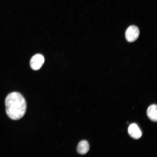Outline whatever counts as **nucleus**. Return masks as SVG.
I'll use <instances>...</instances> for the list:
<instances>
[{"label":"nucleus","instance_id":"1","mask_svg":"<svg viewBox=\"0 0 157 157\" xmlns=\"http://www.w3.org/2000/svg\"><path fill=\"white\" fill-rule=\"evenodd\" d=\"M6 114L11 119L16 120L22 117L26 109V104L23 97L19 92L9 94L5 101Z\"/></svg>","mask_w":157,"mask_h":157},{"label":"nucleus","instance_id":"2","mask_svg":"<svg viewBox=\"0 0 157 157\" xmlns=\"http://www.w3.org/2000/svg\"><path fill=\"white\" fill-rule=\"evenodd\" d=\"M139 30L137 27L134 25L129 26L125 32V37L127 40L133 42L136 40L139 37Z\"/></svg>","mask_w":157,"mask_h":157},{"label":"nucleus","instance_id":"3","mask_svg":"<svg viewBox=\"0 0 157 157\" xmlns=\"http://www.w3.org/2000/svg\"><path fill=\"white\" fill-rule=\"evenodd\" d=\"M44 61V58L42 55L40 54H35L31 59V67L34 70H38L40 69L43 65Z\"/></svg>","mask_w":157,"mask_h":157},{"label":"nucleus","instance_id":"4","mask_svg":"<svg viewBox=\"0 0 157 157\" xmlns=\"http://www.w3.org/2000/svg\"><path fill=\"white\" fill-rule=\"evenodd\" d=\"M130 135L135 139H138L142 136V133L137 125L135 123L131 124L128 128Z\"/></svg>","mask_w":157,"mask_h":157},{"label":"nucleus","instance_id":"5","mask_svg":"<svg viewBox=\"0 0 157 157\" xmlns=\"http://www.w3.org/2000/svg\"><path fill=\"white\" fill-rule=\"evenodd\" d=\"M147 115L150 119L154 122L157 120V108L156 104L150 105L147 110Z\"/></svg>","mask_w":157,"mask_h":157},{"label":"nucleus","instance_id":"6","mask_svg":"<svg viewBox=\"0 0 157 157\" xmlns=\"http://www.w3.org/2000/svg\"><path fill=\"white\" fill-rule=\"evenodd\" d=\"M89 149V144L86 140H82L79 143L77 151L78 152L81 154H86L88 151Z\"/></svg>","mask_w":157,"mask_h":157}]
</instances>
